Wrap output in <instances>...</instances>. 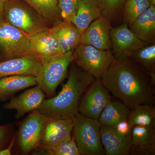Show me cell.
<instances>
[{"label": "cell", "instance_id": "83f0119b", "mask_svg": "<svg viewBox=\"0 0 155 155\" xmlns=\"http://www.w3.org/2000/svg\"><path fill=\"white\" fill-rule=\"evenodd\" d=\"M79 0H58V6L64 21L72 22L77 14Z\"/></svg>", "mask_w": 155, "mask_h": 155}, {"label": "cell", "instance_id": "277c9868", "mask_svg": "<svg viewBox=\"0 0 155 155\" xmlns=\"http://www.w3.org/2000/svg\"><path fill=\"white\" fill-rule=\"evenodd\" d=\"M98 119H92L78 114L75 119L74 139L80 155H104L101 140Z\"/></svg>", "mask_w": 155, "mask_h": 155}, {"label": "cell", "instance_id": "836d02e7", "mask_svg": "<svg viewBox=\"0 0 155 155\" xmlns=\"http://www.w3.org/2000/svg\"><path fill=\"white\" fill-rule=\"evenodd\" d=\"M150 1L152 5H155V0H150Z\"/></svg>", "mask_w": 155, "mask_h": 155}, {"label": "cell", "instance_id": "e0dca14e", "mask_svg": "<svg viewBox=\"0 0 155 155\" xmlns=\"http://www.w3.org/2000/svg\"><path fill=\"white\" fill-rule=\"evenodd\" d=\"M63 53L74 51L81 43V34L72 22L63 21L49 28Z\"/></svg>", "mask_w": 155, "mask_h": 155}, {"label": "cell", "instance_id": "5bb4252c", "mask_svg": "<svg viewBox=\"0 0 155 155\" xmlns=\"http://www.w3.org/2000/svg\"><path fill=\"white\" fill-rule=\"evenodd\" d=\"M39 85L28 89L17 97H13L3 105L6 110H16L15 118L19 119L27 113L36 110L45 97Z\"/></svg>", "mask_w": 155, "mask_h": 155}, {"label": "cell", "instance_id": "2e32d148", "mask_svg": "<svg viewBox=\"0 0 155 155\" xmlns=\"http://www.w3.org/2000/svg\"><path fill=\"white\" fill-rule=\"evenodd\" d=\"M100 133L106 155H130L132 147L131 135H121L116 132L114 127L102 125Z\"/></svg>", "mask_w": 155, "mask_h": 155}, {"label": "cell", "instance_id": "d6a6232c", "mask_svg": "<svg viewBox=\"0 0 155 155\" xmlns=\"http://www.w3.org/2000/svg\"><path fill=\"white\" fill-rule=\"evenodd\" d=\"M6 0H0V20L5 19V6Z\"/></svg>", "mask_w": 155, "mask_h": 155}, {"label": "cell", "instance_id": "603a6c76", "mask_svg": "<svg viewBox=\"0 0 155 155\" xmlns=\"http://www.w3.org/2000/svg\"><path fill=\"white\" fill-rule=\"evenodd\" d=\"M35 9L51 26L63 21L58 0H22Z\"/></svg>", "mask_w": 155, "mask_h": 155}, {"label": "cell", "instance_id": "4fadbf2b", "mask_svg": "<svg viewBox=\"0 0 155 155\" xmlns=\"http://www.w3.org/2000/svg\"><path fill=\"white\" fill-rule=\"evenodd\" d=\"M110 22L102 15L94 21L81 35V43L102 50L112 49Z\"/></svg>", "mask_w": 155, "mask_h": 155}, {"label": "cell", "instance_id": "44dd1931", "mask_svg": "<svg viewBox=\"0 0 155 155\" xmlns=\"http://www.w3.org/2000/svg\"><path fill=\"white\" fill-rule=\"evenodd\" d=\"M101 16L98 0H79L77 14L72 22L82 35L92 22Z\"/></svg>", "mask_w": 155, "mask_h": 155}, {"label": "cell", "instance_id": "d6986e66", "mask_svg": "<svg viewBox=\"0 0 155 155\" xmlns=\"http://www.w3.org/2000/svg\"><path fill=\"white\" fill-rule=\"evenodd\" d=\"M130 26L139 38L148 44H155V7L152 5Z\"/></svg>", "mask_w": 155, "mask_h": 155}, {"label": "cell", "instance_id": "7402d4cb", "mask_svg": "<svg viewBox=\"0 0 155 155\" xmlns=\"http://www.w3.org/2000/svg\"><path fill=\"white\" fill-rule=\"evenodd\" d=\"M129 111L122 102L111 100L101 113L98 120L102 125L113 127L120 121L127 119Z\"/></svg>", "mask_w": 155, "mask_h": 155}, {"label": "cell", "instance_id": "4316f807", "mask_svg": "<svg viewBox=\"0 0 155 155\" xmlns=\"http://www.w3.org/2000/svg\"><path fill=\"white\" fill-rule=\"evenodd\" d=\"M40 150L49 155H80L74 137L47 149Z\"/></svg>", "mask_w": 155, "mask_h": 155}, {"label": "cell", "instance_id": "4dcf8cb0", "mask_svg": "<svg viewBox=\"0 0 155 155\" xmlns=\"http://www.w3.org/2000/svg\"><path fill=\"white\" fill-rule=\"evenodd\" d=\"M10 125H0V150L3 149L11 135Z\"/></svg>", "mask_w": 155, "mask_h": 155}, {"label": "cell", "instance_id": "8992f818", "mask_svg": "<svg viewBox=\"0 0 155 155\" xmlns=\"http://www.w3.org/2000/svg\"><path fill=\"white\" fill-rule=\"evenodd\" d=\"M73 51L61 53L43 62L42 72L38 84L46 96L51 98L54 95L57 87L65 79L73 61Z\"/></svg>", "mask_w": 155, "mask_h": 155}, {"label": "cell", "instance_id": "6da1fadb", "mask_svg": "<svg viewBox=\"0 0 155 155\" xmlns=\"http://www.w3.org/2000/svg\"><path fill=\"white\" fill-rule=\"evenodd\" d=\"M101 80L130 110L143 104H154L155 85L150 75L130 58L115 59Z\"/></svg>", "mask_w": 155, "mask_h": 155}, {"label": "cell", "instance_id": "ba28073f", "mask_svg": "<svg viewBox=\"0 0 155 155\" xmlns=\"http://www.w3.org/2000/svg\"><path fill=\"white\" fill-rule=\"evenodd\" d=\"M47 117L35 110L21 123L17 140L19 149L23 154H28L40 147Z\"/></svg>", "mask_w": 155, "mask_h": 155}, {"label": "cell", "instance_id": "5b68a950", "mask_svg": "<svg viewBox=\"0 0 155 155\" xmlns=\"http://www.w3.org/2000/svg\"><path fill=\"white\" fill-rule=\"evenodd\" d=\"M114 60L112 50L98 49L83 43L73 52V62L95 78H101Z\"/></svg>", "mask_w": 155, "mask_h": 155}, {"label": "cell", "instance_id": "484cf974", "mask_svg": "<svg viewBox=\"0 0 155 155\" xmlns=\"http://www.w3.org/2000/svg\"><path fill=\"white\" fill-rule=\"evenodd\" d=\"M150 0H125L123 16L125 23L130 25L151 5Z\"/></svg>", "mask_w": 155, "mask_h": 155}, {"label": "cell", "instance_id": "30bf717a", "mask_svg": "<svg viewBox=\"0 0 155 155\" xmlns=\"http://www.w3.org/2000/svg\"><path fill=\"white\" fill-rule=\"evenodd\" d=\"M112 51L115 60L130 58L139 49L148 44L141 40L125 23L110 31Z\"/></svg>", "mask_w": 155, "mask_h": 155}, {"label": "cell", "instance_id": "3957f363", "mask_svg": "<svg viewBox=\"0 0 155 155\" xmlns=\"http://www.w3.org/2000/svg\"><path fill=\"white\" fill-rule=\"evenodd\" d=\"M4 16L7 22L30 35L51 27L35 9L22 0H6Z\"/></svg>", "mask_w": 155, "mask_h": 155}, {"label": "cell", "instance_id": "ac0fdd59", "mask_svg": "<svg viewBox=\"0 0 155 155\" xmlns=\"http://www.w3.org/2000/svg\"><path fill=\"white\" fill-rule=\"evenodd\" d=\"M132 147L130 155H155V129L135 125L131 130Z\"/></svg>", "mask_w": 155, "mask_h": 155}, {"label": "cell", "instance_id": "7a4b0ae2", "mask_svg": "<svg viewBox=\"0 0 155 155\" xmlns=\"http://www.w3.org/2000/svg\"><path fill=\"white\" fill-rule=\"evenodd\" d=\"M67 82L58 95L44 100L37 110L46 116L64 119H75L79 114V103L88 87L95 79L72 61Z\"/></svg>", "mask_w": 155, "mask_h": 155}, {"label": "cell", "instance_id": "7c38bea8", "mask_svg": "<svg viewBox=\"0 0 155 155\" xmlns=\"http://www.w3.org/2000/svg\"><path fill=\"white\" fill-rule=\"evenodd\" d=\"M43 64L35 56L28 54L0 62V78L12 75L33 76L40 78Z\"/></svg>", "mask_w": 155, "mask_h": 155}, {"label": "cell", "instance_id": "ffe728a7", "mask_svg": "<svg viewBox=\"0 0 155 155\" xmlns=\"http://www.w3.org/2000/svg\"><path fill=\"white\" fill-rule=\"evenodd\" d=\"M38 84L37 78L33 76L12 75L0 78V101L11 99L18 92Z\"/></svg>", "mask_w": 155, "mask_h": 155}, {"label": "cell", "instance_id": "d4e9b609", "mask_svg": "<svg viewBox=\"0 0 155 155\" xmlns=\"http://www.w3.org/2000/svg\"><path fill=\"white\" fill-rule=\"evenodd\" d=\"M130 58L150 74L155 85V44L140 48Z\"/></svg>", "mask_w": 155, "mask_h": 155}, {"label": "cell", "instance_id": "8fae6325", "mask_svg": "<svg viewBox=\"0 0 155 155\" xmlns=\"http://www.w3.org/2000/svg\"><path fill=\"white\" fill-rule=\"evenodd\" d=\"M74 121L75 119H61L47 116L38 150L53 147L71 138Z\"/></svg>", "mask_w": 155, "mask_h": 155}, {"label": "cell", "instance_id": "52a82bcc", "mask_svg": "<svg viewBox=\"0 0 155 155\" xmlns=\"http://www.w3.org/2000/svg\"><path fill=\"white\" fill-rule=\"evenodd\" d=\"M29 35L0 20V62L29 54Z\"/></svg>", "mask_w": 155, "mask_h": 155}, {"label": "cell", "instance_id": "1f68e13d", "mask_svg": "<svg viewBox=\"0 0 155 155\" xmlns=\"http://www.w3.org/2000/svg\"><path fill=\"white\" fill-rule=\"evenodd\" d=\"M16 140V134L14 136L8 147L4 149L0 150V155H11V151Z\"/></svg>", "mask_w": 155, "mask_h": 155}, {"label": "cell", "instance_id": "9a60e30c", "mask_svg": "<svg viewBox=\"0 0 155 155\" xmlns=\"http://www.w3.org/2000/svg\"><path fill=\"white\" fill-rule=\"evenodd\" d=\"M61 53L58 42L49 29L29 35L28 54L35 56L42 63Z\"/></svg>", "mask_w": 155, "mask_h": 155}, {"label": "cell", "instance_id": "9c48e42d", "mask_svg": "<svg viewBox=\"0 0 155 155\" xmlns=\"http://www.w3.org/2000/svg\"><path fill=\"white\" fill-rule=\"evenodd\" d=\"M111 100L110 92L104 85L101 78H95L81 97L79 113L88 118L98 119L107 103Z\"/></svg>", "mask_w": 155, "mask_h": 155}, {"label": "cell", "instance_id": "cb8c5ba5", "mask_svg": "<svg viewBox=\"0 0 155 155\" xmlns=\"http://www.w3.org/2000/svg\"><path fill=\"white\" fill-rule=\"evenodd\" d=\"M127 120L131 127L139 125L155 128V107L149 104L139 105L130 110Z\"/></svg>", "mask_w": 155, "mask_h": 155}, {"label": "cell", "instance_id": "f1b7e54d", "mask_svg": "<svg viewBox=\"0 0 155 155\" xmlns=\"http://www.w3.org/2000/svg\"><path fill=\"white\" fill-rule=\"evenodd\" d=\"M125 0H98L102 11V15L110 20L122 9Z\"/></svg>", "mask_w": 155, "mask_h": 155}, {"label": "cell", "instance_id": "f546056e", "mask_svg": "<svg viewBox=\"0 0 155 155\" xmlns=\"http://www.w3.org/2000/svg\"><path fill=\"white\" fill-rule=\"evenodd\" d=\"M113 127L117 133L121 135L125 136L131 135L132 127L130 126L127 119L118 122Z\"/></svg>", "mask_w": 155, "mask_h": 155}]
</instances>
